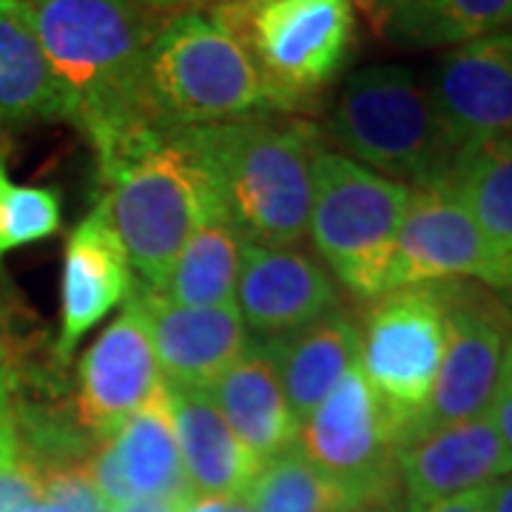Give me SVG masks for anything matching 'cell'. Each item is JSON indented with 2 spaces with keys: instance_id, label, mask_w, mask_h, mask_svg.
Segmentation results:
<instances>
[{
  "instance_id": "cell-1",
  "label": "cell",
  "mask_w": 512,
  "mask_h": 512,
  "mask_svg": "<svg viewBox=\"0 0 512 512\" xmlns=\"http://www.w3.org/2000/svg\"><path fill=\"white\" fill-rule=\"evenodd\" d=\"M103 183L100 200L123 239L140 285L160 291L183 245L225 217L217 185L183 131L137 123L89 143Z\"/></svg>"
},
{
  "instance_id": "cell-2",
  "label": "cell",
  "mask_w": 512,
  "mask_h": 512,
  "mask_svg": "<svg viewBox=\"0 0 512 512\" xmlns=\"http://www.w3.org/2000/svg\"><path fill=\"white\" fill-rule=\"evenodd\" d=\"M29 6L66 120L89 143L154 123L146 106V60L168 15L140 0H29Z\"/></svg>"
},
{
  "instance_id": "cell-3",
  "label": "cell",
  "mask_w": 512,
  "mask_h": 512,
  "mask_svg": "<svg viewBox=\"0 0 512 512\" xmlns=\"http://www.w3.org/2000/svg\"><path fill=\"white\" fill-rule=\"evenodd\" d=\"M183 137L217 185L225 217L248 242L308 239L313 163L328 143L325 128L296 114H259L183 128Z\"/></svg>"
},
{
  "instance_id": "cell-4",
  "label": "cell",
  "mask_w": 512,
  "mask_h": 512,
  "mask_svg": "<svg viewBox=\"0 0 512 512\" xmlns=\"http://www.w3.org/2000/svg\"><path fill=\"white\" fill-rule=\"evenodd\" d=\"M325 137L353 163L410 191L444 188L461 154L430 89L396 63L365 66L342 80Z\"/></svg>"
},
{
  "instance_id": "cell-5",
  "label": "cell",
  "mask_w": 512,
  "mask_h": 512,
  "mask_svg": "<svg viewBox=\"0 0 512 512\" xmlns=\"http://www.w3.org/2000/svg\"><path fill=\"white\" fill-rule=\"evenodd\" d=\"M205 12L251 57L276 114L311 111L356 55L350 0H220Z\"/></svg>"
},
{
  "instance_id": "cell-6",
  "label": "cell",
  "mask_w": 512,
  "mask_h": 512,
  "mask_svg": "<svg viewBox=\"0 0 512 512\" xmlns=\"http://www.w3.org/2000/svg\"><path fill=\"white\" fill-rule=\"evenodd\" d=\"M146 106L171 131L276 114L251 57L205 9L165 18L148 49Z\"/></svg>"
},
{
  "instance_id": "cell-7",
  "label": "cell",
  "mask_w": 512,
  "mask_h": 512,
  "mask_svg": "<svg viewBox=\"0 0 512 512\" xmlns=\"http://www.w3.org/2000/svg\"><path fill=\"white\" fill-rule=\"evenodd\" d=\"M410 188L325 148L313 163L308 239L342 291L359 302L387 293Z\"/></svg>"
},
{
  "instance_id": "cell-8",
  "label": "cell",
  "mask_w": 512,
  "mask_h": 512,
  "mask_svg": "<svg viewBox=\"0 0 512 512\" xmlns=\"http://www.w3.org/2000/svg\"><path fill=\"white\" fill-rule=\"evenodd\" d=\"M444 348L447 325L436 285L382 293L359 316V370L402 444L433 399Z\"/></svg>"
},
{
  "instance_id": "cell-9",
  "label": "cell",
  "mask_w": 512,
  "mask_h": 512,
  "mask_svg": "<svg viewBox=\"0 0 512 512\" xmlns=\"http://www.w3.org/2000/svg\"><path fill=\"white\" fill-rule=\"evenodd\" d=\"M293 447L345 487L359 507L387 504L399 481V430L370 390L359 362L296 427Z\"/></svg>"
},
{
  "instance_id": "cell-10",
  "label": "cell",
  "mask_w": 512,
  "mask_h": 512,
  "mask_svg": "<svg viewBox=\"0 0 512 512\" xmlns=\"http://www.w3.org/2000/svg\"><path fill=\"white\" fill-rule=\"evenodd\" d=\"M436 291L444 305L447 348L433 399L410 439L433 427L484 416L510 353L512 308L501 293L473 279L441 282Z\"/></svg>"
},
{
  "instance_id": "cell-11",
  "label": "cell",
  "mask_w": 512,
  "mask_h": 512,
  "mask_svg": "<svg viewBox=\"0 0 512 512\" xmlns=\"http://www.w3.org/2000/svg\"><path fill=\"white\" fill-rule=\"evenodd\" d=\"M507 256L447 188H413L393 251L387 291L473 279L495 288Z\"/></svg>"
},
{
  "instance_id": "cell-12",
  "label": "cell",
  "mask_w": 512,
  "mask_h": 512,
  "mask_svg": "<svg viewBox=\"0 0 512 512\" xmlns=\"http://www.w3.org/2000/svg\"><path fill=\"white\" fill-rule=\"evenodd\" d=\"M163 382L146 308L131 291L77 365L74 416L94 441L109 439Z\"/></svg>"
},
{
  "instance_id": "cell-13",
  "label": "cell",
  "mask_w": 512,
  "mask_h": 512,
  "mask_svg": "<svg viewBox=\"0 0 512 512\" xmlns=\"http://www.w3.org/2000/svg\"><path fill=\"white\" fill-rule=\"evenodd\" d=\"M86 470L109 512L146 501L188 507L197 498L185 478L168 384H160L114 436L94 447Z\"/></svg>"
},
{
  "instance_id": "cell-14",
  "label": "cell",
  "mask_w": 512,
  "mask_h": 512,
  "mask_svg": "<svg viewBox=\"0 0 512 512\" xmlns=\"http://www.w3.org/2000/svg\"><path fill=\"white\" fill-rule=\"evenodd\" d=\"M242 325L259 342L288 336L342 308V288L322 259L299 245L245 242L234 293Z\"/></svg>"
},
{
  "instance_id": "cell-15",
  "label": "cell",
  "mask_w": 512,
  "mask_h": 512,
  "mask_svg": "<svg viewBox=\"0 0 512 512\" xmlns=\"http://www.w3.org/2000/svg\"><path fill=\"white\" fill-rule=\"evenodd\" d=\"M134 291V271L123 239L111 222L106 202L77 222L66 239L60 276V330L55 339L57 365H69L74 350L114 308Z\"/></svg>"
},
{
  "instance_id": "cell-16",
  "label": "cell",
  "mask_w": 512,
  "mask_h": 512,
  "mask_svg": "<svg viewBox=\"0 0 512 512\" xmlns=\"http://www.w3.org/2000/svg\"><path fill=\"white\" fill-rule=\"evenodd\" d=\"M427 89L461 148L512 137L510 29L447 49Z\"/></svg>"
},
{
  "instance_id": "cell-17",
  "label": "cell",
  "mask_w": 512,
  "mask_h": 512,
  "mask_svg": "<svg viewBox=\"0 0 512 512\" xmlns=\"http://www.w3.org/2000/svg\"><path fill=\"white\" fill-rule=\"evenodd\" d=\"M512 473V453L484 416L433 427L399 450L407 507L487 487Z\"/></svg>"
},
{
  "instance_id": "cell-18",
  "label": "cell",
  "mask_w": 512,
  "mask_h": 512,
  "mask_svg": "<svg viewBox=\"0 0 512 512\" xmlns=\"http://www.w3.org/2000/svg\"><path fill=\"white\" fill-rule=\"evenodd\" d=\"M134 291L146 308L165 384L208 387L251 345L237 305L185 308L146 285H134Z\"/></svg>"
},
{
  "instance_id": "cell-19",
  "label": "cell",
  "mask_w": 512,
  "mask_h": 512,
  "mask_svg": "<svg viewBox=\"0 0 512 512\" xmlns=\"http://www.w3.org/2000/svg\"><path fill=\"white\" fill-rule=\"evenodd\" d=\"M256 345L271 356L299 427L359 362V319L342 305L288 336Z\"/></svg>"
},
{
  "instance_id": "cell-20",
  "label": "cell",
  "mask_w": 512,
  "mask_h": 512,
  "mask_svg": "<svg viewBox=\"0 0 512 512\" xmlns=\"http://www.w3.org/2000/svg\"><path fill=\"white\" fill-rule=\"evenodd\" d=\"M183 470L194 495L239 498L262 467L234 436L205 387L168 384Z\"/></svg>"
},
{
  "instance_id": "cell-21",
  "label": "cell",
  "mask_w": 512,
  "mask_h": 512,
  "mask_svg": "<svg viewBox=\"0 0 512 512\" xmlns=\"http://www.w3.org/2000/svg\"><path fill=\"white\" fill-rule=\"evenodd\" d=\"M205 390L220 407L234 436L259 464L291 450L296 441V419L274 362L262 345H248L237 362L225 367Z\"/></svg>"
},
{
  "instance_id": "cell-22",
  "label": "cell",
  "mask_w": 512,
  "mask_h": 512,
  "mask_svg": "<svg viewBox=\"0 0 512 512\" xmlns=\"http://www.w3.org/2000/svg\"><path fill=\"white\" fill-rule=\"evenodd\" d=\"M66 120L29 0H0V131Z\"/></svg>"
},
{
  "instance_id": "cell-23",
  "label": "cell",
  "mask_w": 512,
  "mask_h": 512,
  "mask_svg": "<svg viewBox=\"0 0 512 512\" xmlns=\"http://www.w3.org/2000/svg\"><path fill=\"white\" fill-rule=\"evenodd\" d=\"M248 239L228 217L208 220L183 245L171 274L157 293L185 308H228L234 305L239 265Z\"/></svg>"
},
{
  "instance_id": "cell-24",
  "label": "cell",
  "mask_w": 512,
  "mask_h": 512,
  "mask_svg": "<svg viewBox=\"0 0 512 512\" xmlns=\"http://www.w3.org/2000/svg\"><path fill=\"white\" fill-rule=\"evenodd\" d=\"M464 202L478 228L504 256L512 254V137L461 148L444 185Z\"/></svg>"
},
{
  "instance_id": "cell-25",
  "label": "cell",
  "mask_w": 512,
  "mask_h": 512,
  "mask_svg": "<svg viewBox=\"0 0 512 512\" xmlns=\"http://www.w3.org/2000/svg\"><path fill=\"white\" fill-rule=\"evenodd\" d=\"M507 26L512 0H421L382 37L399 49H453Z\"/></svg>"
},
{
  "instance_id": "cell-26",
  "label": "cell",
  "mask_w": 512,
  "mask_h": 512,
  "mask_svg": "<svg viewBox=\"0 0 512 512\" xmlns=\"http://www.w3.org/2000/svg\"><path fill=\"white\" fill-rule=\"evenodd\" d=\"M242 498L254 512H353L359 504L296 447L268 458Z\"/></svg>"
},
{
  "instance_id": "cell-27",
  "label": "cell",
  "mask_w": 512,
  "mask_h": 512,
  "mask_svg": "<svg viewBox=\"0 0 512 512\" xmlns=\"http://www.w3.org/2000/svg\"><path fill=\"white\" fill-rule=\"evenodd\" d=\"M63 225V200L57 188L15 183L0 160V262L23 245L55 237Z\"/></svg>"
},
{
  "instance_id": "cell-28",
  "label": "cell",
  "mask_w": 512,
  "mask_h": 512,
  "mask_svg": "<svg viewBox=\"0 0 512 512\" xmlns=\"http://www.w3.org/2000/svg\"><path fill=\"white\" fill-rule=\"evenodd\" d=\"M86 461L55 464V467H40V470L35 467L40 473L43 501H49V504H55L66 512H109L106 501L100 498L92 476L86 470Z\"/></svg>"
},
{
  "instance_id": "cell-29",
  "label": "cell",
  "mask_w": 512,
  "mask_h": 512,
  "mask_svg": "<svg viewBox=\"0 0 512 512\" xmlns=\"http://www.w3.org/2000/svg\"><path fill=\"white\" fill-rule=\"evenodd\" d=\"M487 419L493 421V427L498 430L501 441L507 444V450L512 453V367L504 365V373L498 379L490 407H487Z\"/></svg>"
},
{
  "instance_id": "cell-30",
  "label": "cell",
  "mask_w": 512,
  "mask_h": 512,
  "mask_svg": "<svg viewBox=\"0 0 512 512\" xmlns=\"http://www.w3.org/2000/svg\"><path fill=\"white\" fill-rule=\"evenodd\" d=\"M350 3L370 20L373 32L382 37L390 23H396L402 15H407L421 0H350Z\"/></svg>"
},
{
  "instance_id": "cell-31",
  "label": "cell",
  "mask_w": 512,
  "mask_h": 512,
  "mask_svg": "<svg viewBox=\"0 0 512 512\" xmlns=\"http://www.w3.org/2000/svg\"><path fill=\"white\" fill-rule=\"evenodd\" d=\"M487 487L450 495V498H439V501H427V504H416V507H407V512H490Z\"/></svg>"
},
{
  "instance_id": "cell-32",
  "label": "cell",
  "mask_w": 512,
  "mask_h": 512,
  "mask_svg": "<svg viewBox=\"0 0 512 512\" xmlns=\"http://www.w3.org/2000/svg\"><path fill=\"white\" fill-rule=\"evenodd\" d=\"M20 362L18 348L9 339L6 325H0V393H18L20 387Z\"/></svg>"
},
{
  "instance_id": "cell-33",
  "label": "cell",
  "mask_w": 512,
  "mask_h": 512,
  "mask_svg": "<svg viewBox=\"0 0 512 512\" xmlns=\"http://www.w3.org/2000/svg\"><path fill=\"white\" fill-rule=\"evenodd\" d=\"M140 3L154 12H163V15H177V12H194L202 6H214L220 0H140Z\"/></svg>"
},
{
  "instance_id": "cell-34",
  "label": "cell",
  "mask_w": 512,
  "mask_h": 512,
  "mask_svg": "<svg viewBox=\"0 0 512 512\" xmlns=\"http://www.w3.org/2000/svg\"><path fill=\"white\" fill-rule=\"evenodd\" d=\"M487 495H490V512H512V473L493 481L487 487Z\"/></svg>"
},
{
  "instance_id": "cell-35",
  "label": "cell",
  "mask_w": 512,
  "mask_h": 512,
  "mask_svg": "<svg viewBox=\"0 0 512 512\" xmlns=\"http://www.w3.org/2000/svg\"><path fill=\"white\" fill-rule=\"evenodd\" d=\"M228 501H231V498H202V495H197L183 512H222Z\"/></svg>"
},
{
  "instance_id": "cell-36",
  "label": "cell",
  "mask_w": 512,
  "mask_h": 512,
  "mask_svg": "<svg viewBox=\"0 0 512 512\" xmlns=\"http://www.w3.org/2000/svg\"><path fill=\"white\" fill-rule=\"evenodd\" d=\"M495 293H501L504 299H510L512 302V254L504 259V265H501V274H498V282H495Z\"/></svg>"
},
{
  "instance_id": "cell-37",
  "label": "cell",
  "mask_w": 512,
  "mask_h": 512,
  "mask_svg": "<svg viewBox=\"0 0 512 512\" xmlns=\"http://www.w3.org/2000/svg\"><path fill=\"white\" fill-rule=\"evenodd\" d=\"M185 507H177V504H168V501H146V504H134V507H126V510L117 512H183Z\"/></svg>"
},
{
  "instance_id": "cell-38",
  "label": "cell",
  "mask_w": 512,
  "mask_h": 512,
  "mask_svg": "<svg viewBox=\"0 0 512 512\" xmlns=\"http://www.w3.org/2000/svg\"><path fill=\"white\" fill-rule=\"evenodd\" d=\"M15 512H66V510H60V507H55V504H49V501H32V504H26V507H18Z\"/></svg>"
},
{
  "instance_id": "cell-39",
  "label": "cell",
  "mask_w": 512,
  "mask_h": 512,
  "mask_svg": "<svg viewBox=\"0 0 512 512\" xmlns=\"http://www.w3.org/2000/svg\"><path fill=\"white\" fill-rule=\"evenodd\" d=\"M222 512H254V507H251V504H248V501L239 495V498H231V501L225 504V510Z\"/></svg>"
},
{
  "instance_id": "cell-40",
  "label": "cell",
  "mask_w": 512,
  "mask_h": 512,
  "mask_svg": "<svg viewBox=\"0 0 512 512\" xmlns=\"http://www.w3.org/2000/svg\"><path fill=\"white\" fill-rule=\"evenodd\" d=\"M0 325H6V308H3V299H0Z\"/></svg>"
},
{
  "instance_id": "cell-41",
  "label": "cell",
  "mask_w": 512,
  "mask_h": 512,
  "mask_svg": "<svg viewBox=\"0 0 512 512\" xmlns=\"http://www.w3.org/2000/svg\"><path fill=\"white\" fill-rule=\"evenodd\" d=\"M507 365L512 367V339H510V353H507Z\"/></svg>"
},
{
  "instance_id": "cell-42",
  "label": "cell",
  "mask_w": 512,
  "mask_h": 512,
  "mask_svg": "<svg viewBox=\"0 0 512 512\" xmlns=\"http://www.w3.org/2000/svg\"><path fill=\"white\" fill-rule=\"evenodd\" d=\"M0 160H3V131H0Z\"/></svg>"
}]
</instances>
